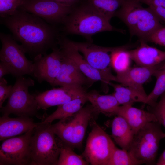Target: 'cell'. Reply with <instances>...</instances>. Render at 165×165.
I'll list each match as a JSON object with an SVG mask.
<instances>
[{
  "mask_svg": "<svg viewBox=\"0 0 165 165\" xmlns=\"http://www.w3.org/2000/svg\"><path fill=\"white\" fill-rule=\"evenodd\" d=\"M16 41L33 60L56 47V30L46 21L21 8L12 15L1 18Z\"/></svg>",
  "mask_w": 165,
  "mask_h": 165,
  "instance_id": "1",
  "label": "cell"
},
{
  "mask_svg": "<svg viewBox=\"0 0 165 165\" xmlns=\"http://www.w3.org/2000/svg\"><path fill=\"white\" fill-rule=\"evenodd\" d=\"M137 0H123L115 16L127 27L130 35L146 42L149 37L162 26L159 19L148 7H144Z\"/></svg>",
  "mask_w": 165,
  "mask_h": 165,
  "instance_id": "2",
  "label": "cell"
},
{
  "mask_svg": "<svg viewBox=\"0 0 165 165\" xmlns=\"http://www.w3.org/2000/svg\"><path fill=\"white\" fill-rule=\"evenodd\" d=\"M76 8L74 7L64 23V30L67 33L78 35L90 38L102 32L122 31L114 28L110 20L87 2Z\"/></svg>",
  "mask_w": 165,
  "mask_h": 165,
  "instance_id": "3",
  "label": "cell"
},
{
  "mask_svg": "<svg viewBox=\"0 0 165 165\" xmlns=\"http://www.w3.org/2000/svg\"><path fill=\"white\" fill-rule=\"evenodd\" d=\"M50 123H38L30 143L31 165H56L60 148Z\"/></svg>",
  "mask_w": 165,
  "mask_h": 165,
  "instance_id": "4",
  "label": "cell"
},
{
  "mask_svg": "<svg viewBox=\"0 0 165 165\" xmlns=\"http://www.w3.org/2000/svg\"><path fill=\"white\" fill-rule=\"evenodd\" d=\"M97 114L91 105L83 107L71 116L51 125L55 135L65 144L74 148L82 147L88 123Z\"/></svg>",
  "mask_w": 165,
  "mask_h": 165,
  "instance_id": "5",
  "label": "cell"
},
{
  "mask_svg": "<svg viewBox=\"0 0 165 165\" xmlns=\"http://www.w3.org/2000/svg\"><path fill=\"white\" fill-rule=\"evenodd\" d=\"M161 125L158 122H149L134 134L128 151L136 159L156 164L160 142L165 138Z\"/></svg>",
  "mask_w": 165,
  "mask_h": 165,
  "instance_id": "6",
  "label": "cell"
},
{
  "mask_svg": "<svg viewBox=\"0 0 165 165\" xmlns=\"http://www.w3.org/2000/svg\"><path fill=\"white\" fill-rule=\"evenodd\" d=\"M34 81L30 78L16 77L12 87L6 105L0 111L3 115L13 114L18 116L30 117L37 113L38 105L35 95L31 94L29 88L34 86Z\"/></svg>",
  "mask_w": 165,
  "mask_h": 165,
  "instance_id": "7",
  "label": "cell"
},
{
  "mask_svg": "<svg viewBox=\"0 0 165 165\" xmlns=\"http://www.w3.org/2000/svg\"><path fill=\"white\" fill-rule=\"evenodd\" d=\"M92 123L82 155L91 165H108L116 145L109 135L95 121Z\"/></svg>",
  "mask_w": 165,
  "mask_h": 165,
  "instance_id": "8",
  "label": "cell"
},
{
  "mask_svg": "<svg viewBox=\"0 0 165 165\" xmlns=\"http://www.w3.org/2000/svg\"><path fill=\"white\" fill-rule=\"evenodd\" d=\"M2 48L0 60L10 68L11 74L16 77L25 75H32L33 61L28 60L21 45L9 34L1 33Z\"/></svg>",
  "mask_w": 165,
  "mask_h": 165,
  "instance_id": "9",
  "label": "cell"
},
{
  "mask_svg": "<svg viewBox=\"0 0 165 165\" xmlns=\"http://www.w3.org/2000/svg\"><path fill=\"white\" fill-rule=\"evenodd\" d=\"M34 129L3 141L0 147V165H31L30 143Z\"/></svg>",
  "mask_w": 165,
  "mask_h": 165,
  "instance_id": "10",
  "label": "cell"
},
{
  "mask_svg": "<svg viewBox=\"0 0 165 165\" xmlns=\"http://www.w3.org/2000/svg\"><path fill=\"white\" fill-rule=\"evenodd\" d=\"M74 7L53 0H27L20 8L53 24L64 23Z\"/></svg>",
  "mask_w": 165,
  "mask_h": 165,
  "instance_id": "11",
  "label": "cell"
},
{
  "mask_svg": "<svg viewBox=\"0 0 165 165\" xmlns=\"http://www.w3.org/2000/svg\"><path fill=\"white\" fill-rule=\"evenodd\" d=\"M57 43L60 46L62 54L72 60L89 81L94 82L101 81L106 84L115 81V76L101 72L92 67L79 53L70 41L64 37L59 36Z\"/></svg>",
  "mask_w": 165,
  "mask_h": 165,
  "instance_id": "12",
  "label": "cell"
},
{
  "mask_svg": "<svg viewBox=\"0 0 165 165\" xmlns=\"http://www.w3.org/2000/svg\"><path fill=\"white\" fill-rule=\"evenodd\" d=\"M52 52L40 55L33 59L32 75L39 83L46 81L52 85L61 68L62 54L56 47Z\"/></svg>",
  "mask_w": 165,
  "mask_h": 165,
  "instance_id": "13",
  "label": "cell"
},
{
  "mask_svg": "<svg viewBox=\"0 0 165 165\" xmlns=\"http://www.w3.org/2000/svg\"><path fill=\"white\" fill-rule=\"evenodd\" d=\"M87 93L82 86H65L47 90L34 95L38 110H46L50 107L62 105L84 96Z\"/></svg>",
  "mask_w": 165,
  "mask_h": 165,
  "instance_id": "14",
  "label": "cell"
},
{
  "mask_svg": "<svg viewBox=\"0 0 165 165\" xmlns=\"http://www.w3.org/2000/svg\"><path fill=\"white\" fill-rule=\"evenodd\" d=\"M72 42L92 67L105 73L112 74L111 53L115 47H103L90 42Z\"/></svg>",
  "mask_w": 165,
  "mask_h": 165,
  "instance_id": "15",
  "label": "cell"
},
{
  "mask_svg": "<svg viewBox=\"0 0 165 165\" xmlns=\"http://www.w3.org/2000/svg\"><path fill=\"white\" fill-rule=\"evenodd\" d=\"M61 54V68L52 86H82L86 84L89 81L87 78L72 60Z\"/></svg>",
  "mask_w": 165,
  "mask_h": 165,
  "instance_id": "16",
  "label": "cell"
},
{
  "mask_svg": "<svg viewBox=\"0 0 165 165\" xmlns=\"http://www.w3.org/2000/svg\"><path fill=\"white\" fill-rule=\"evenodd\" d=\"M38 123L30 117L12 118L3 115L0 118V140L24 134L35 128Z\"/></svg>",
  "mask_w": 165,
  "mask_h": 165,
  "instance_id": "17",
  "label": "cell"
},
{
  "mask_svg": "<svg viewBox=\"0 0 165 165\" xmlns=\"http://www.w3.org/2000/svg\"><path fill=\"white\" fill-rule=\"evenodd\" d=\"M159 64L153 67H130L122 73L117 74L115 81L124 86L144 90L143 84L153 76Z\"/></svg>",
  "mask_w": 165,
  "mask_h": 165,
  "instance_id": "18",
  "label": "cell"
},
{
  "mask_svg": "<svg viewBox=\"0 0 165 165\" xmlns=\"http://www.w3.org/2000/svg\"><path fill=\"white\" fill-rule=\"evenodd\" d=\"M139 46L129 50L131 58L138 66L153 67L165 61V51L148 45L140 41Z\"/></svg>",
  "mask_w": 165,
  "mask_h": 165,
  "instance_id": "19",
  "label": "cell"
},
{
  "mask_svg": "<svg viewBox=\"0 0 165 165\" xmlns=\"http://www.w3.org/2000/svg\"><path fill=\"white\" fill-rule=\"evenodd\" d=\"M114 115L124 118L131 127L134 134L147 123L158 122L155 116L151 112L134 107L132 105L119 106L114 112Z\"/></svg>",
  "mask_w": 165,
  "mask_h": 165,
  "instance_id": "20",
  "label": "cell"
},
{
  "mask_svg": "<svg viewBox=\"0 0 165 165\" xmlns=\"http://www.w3.org/2000/svg\"><path fill=\"white\" fill-rule=\"evenodd\" d=\"M112 137L122 149L128 151L134 133L131 127L123 117L117 116L111 124Z\"/></svg>",
  "mask_w": 165,
  "mask_h": 165,
  "instance_id": "21",
  "label": "cell"
},
{
  "mask_svg": "<svg viewBox=\"0 0 165 165\" xmlns=\"http://www.w3.org/2000/svg\"><path fill=\"white\" fill-rule=\"evenodd\" d=\"M86 97L97 114L101 113L108 116H113L114 112L120 105L113 94L102 95L93 90L87 93Z\"/></svg>",
  "mask_w": 165,
  "mask_h": 165,
  "instance_id": "22",
  "label": "cell"
},
{
  "mask_svg": "<svg viewBox=\"0 0 165 165\" xmlns=\"http://www.w3.org/2000/svg\"><path fill=\"white\" fill-rule=\"evenodd\" d=\"M114 89L113 94L119 104L132 105L136 102L145 104L148 95L144 90H139L122 85L110 83Z\"/></svg>",
  "mask_w": 165,
  "mask_h": 165,
  "instance_id": "23",
  "label": "cell"
},
{
  "mask_svg": "<svg viewBox=\"0 0 165 165\" xmlns=\"http://www.w3.org/2000/svg\"><path fill=\"white\" fill-rule=\"evenodd\" d=\"M88 101L86 94L58 106L56 111L47 117L41 123H51L55 120H60L72 116L81 109Z\"/></svg>",
  "mask_w": 165,
  "mask_h": 165,
  "instance_id": "24",
  "label": "cell"
},
{
  "mask_svg": "<svg viewBox=\"0 0 165 165\" xmlns=\"http://www.w3.org/2000/svg\"><path fill=\"white\" fill-rule=\"evenodd\" d=\"M128 46L115 47L111 52V67L117 74L122 73L130 67L132 61Z\"/></svg>",
  "mask_w": 165,
  "mask_h": 165,
  "instance_id": "25",
  "label": "cell"
},
{
  "mask_svg": "<svg viewBox=\"0 0 165 165\" xmlns=\"http://www.w3.org/2000/svg\"><path fill=\"white\" fill-rule=\"evenodd\" d=\"M60 148V153L57 165H86L89 163L82 155L74 152L72 148L64 144L58 137L56 138Z\"/></svg>",
  "mask_w": 165,
  "mask_h": 165,
  "instance_id": "26",
  "label": "cell"
},
{
  "mask_svg": "<svg viewBox=\"0 0 165 165\" xmlns=\"http://www.w3.org/2000/svg\"><path fill=\"white\" fill-rule=\"evenodd\" d=\"M153 76L156 81L153 90L148 96L146 103L151 107L156 103L158 98L165 91V61L159 65Z\"/></svg>",
  "mask_w": 165,
  "mask_h": 165,
  "instance_id": "27",
  "label": "cell"
},
{
  "mask_svg": "<svg viewBox=\"0 0 165 165\" xmlns=\"http://www.w3.org/2000/svg\"><path fill=\"white\" fill-rule=\"evenodd\" d=\"M110 20L121 7L123 0H84Z\"/></svg>",
  "mask_w": 165,
  "mask_h": 165,
  "instance_id": "28",
  "label": "cell"
},
{
  "mask_svg": "<svg viewBox=\"0 0 165 165\" xmlns=\"http://www.w3.org/2000/svg\"><path fill=\"white\" fill-rule=\"evenodd\" d=\"M144 162L136 159L128 151L115 146L108 165H139Z\"/></svg>",
  "mask_w": 165,
  "mask_h": 165,
  "instance_id": "29",
  "label": "cell"
},
{
  "mask_svg": "<svg viewBox=\"0 0 165 165\" xmlns=\"http://www.w3.org/2000/svg\"><path fill=\"white\" fill-rule=\"evenodd\" d=\"M27 0H0L1 18L13 15Z\"/></svg>",
  "mask_w": 165,
  "mask_h": 165,
  "instance_id": "30",
  "label": "cell"
},
{
  "mask_svg": "<svg viewBox=\"0 0 165 165\" xmlns=\"http://www.w3.org/2000/svg\"><path fill=\"white\" fill-rule=\"evenodd\" d=\"M146 5L161 23L165 24V0H137Z\"/></svg>",
  "mask_w": 165,
  "mask_h": 165,
  "instance_id": "31",
  "label": "cell"
},
{
  "mask_svg": "<svg viewBox=\"0 0 165 165\" xmlns=\"http://www.w3.org/2000/svg\"><path fill=\"white\" fill-rule=\"evenodd\" d=\"M160 97L158 102L153 106H149L148 111L154 114L158 122L165 128V91Z\"/></svg>",
  "mask_w": 165,
  "mask_h": 165,
  "instance_id": "32",
  "label": "cell"
},
{
  "mask_svg": "<svg viewBox=\"0 0 165 165\" xmlns=\"http://www.w3.org/2000/svg\"><path fill=\"white\" fill-rule=\"evenodd\" d=\"M146 42L165 46V26L163 25L155 31L148 38Z\"/></svg>",
  "mask_w": 165,
  "mask_h": 165,
  "instance_id": "33",
  "label": "cell"
},
{
  "mask_svg": "<svg viewBox=\"0 0 165 165\" xmlns=\"http://www.w3.org/2000/svg\"><path fill=\"white\" fill-rule=\"evenodd\" d=\"M13 86L8 85L7 80L4 77L0 79V108L5 100L8 98Z\"/></svg>",
  "mask_w": 165,
  "mask_h": 165,
  "instance_id": "34",
  "label": "cell"
},
{
  "mask_svg": "<svg viewBox=\"0 0 165 165\" xmlns=\"http://www.w3.org/2000/svg\"><path fill=\"white\" fill-rule=\"evenodd\" d=\"M11 74V71L9 67L4 62H0V79L6 75Z\"/></svg>",
  "mask_w": 165,
  "mask_h": 165,
  "instance_id": "35",
  "label": "cell"
},
{
  "mask_svg": "<svg viewBox=\"0 0 165 165\" xmlns=\"http://www.w3.org/2000/svg\"><path fill=\"white\" fill-rule=\"evenodd\" d=\"M64 5L73 7L83 0H53Z\"/></svg>",
  "mask_w": 165,
  "mask_h": 165,
  "instance_id": "36",
  "label": "cell"
},
{
  "mask_svg": "<svg viewBox=\"0 0 165 165\" xmlns=\"http://www.w3.org/2000/svg\"><path fill=\"white\" fill-rule=\"evenodd\" d=\"M156 164L157 165H165V149L156 162Z\"/></svg>",
  "mask_w": 165,
  "mask_h": 165,
  "instance_id": "37",
  "label": "cell"
}]
</instances>
